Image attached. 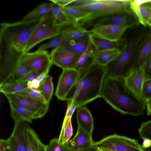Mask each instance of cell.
<instances>
[{
	"instance_id": "obj_1",
	"label": "cell",
	"mask_w": 151,
	"mask_h": 151,
	"mask_svg": "<svg viewBox=\"0 0 151 151\" xmlns=\"http://www.w3.org/2000/svg\"><path fill=\"white\" fill-rule=\"evenodd\" d=\"M101 97L114 109L124 114L138 116L143 114L145 110L141 102L127 88L124 79L113 78L106 74Z\"/></svg>"
},
{
	"instance_id": "obj_2",
	"label": "cell",
	"mask_w": 151,
	"mask_h": 151,
	"mask_svg": "<svg viewBox=\"0 0 151 151\" xmlns=\"http://www.w3.org/2000/svg\"><path fill=\"white\" fill-rule=\"evenodd\" d=\"M106 75L105 66L94 64L79 77L68 93L66 101H74L78 108L101 97Z\"/></svg>"
},
{
	"instance_id": "obj_3",
	"label": "cell",
	"mask_w": 151,
	"mask_h": 151,
	"mask_svg": "<svg viewBox=\"0 0 151 151\" xmlns=\"http://www.w3.org/2000/svg\"><path fill=\"white\" fill-rule=\"evenodd\" d=\"M40 20L1 23V38L4 40L8 47L22 54L24 52L30 36Z\"/></svg>"
},
{
	"instance_id": "obj_4",
	"label": "cell",
	"mask_w": 151,
	"mask_h": 151,
	"mask_svg": "<svg viewBox=\"0 0 151 151\" xmlns=\"http://www.w3.org/2000/svg\"><path fill=\"white\" fill-rule=\"evenodd\" d=\"M146 34L141 31L134 35L117 57L105 66L107 76L124 79L132 68L137 48Z\"/></svg>"
},
{
	"instance_id": "obj_5",
	"label": "cell",
	"mask_w": 151,
	"mask_h": 151,
	"mask_svg": "<svg viewBox=\"0 0 151 151\" xmlns=\"http://www.w3.org/2000/svg\"><path fill=\"white\" fill-rule=\"evenodd\" d=\"M139 24L138 19L131 9L102 16H88L79 22L78 24L82 27L115 25L128 28L137 26Z\"/></svg>"
},
{
	"instance_id": "obj_6",
	"label": "cell",
	"mask_w": 151,
	"mask_h": 151,
	"mask_svg": "<svg viewBox=\"0 0 151 151\" xmlns=\"http://www.w3.org/2000/svg\"><path fill=\"white\" fill-rule=\"evenodd\" d=\"M66 25L59 23L49 13L40 20L34 28L24 53L28 52L34 46L42 41L59 36L64 30Z\"/></svg>"
},
{
	"instance_id": "obj_7",
	"label": "cell",
	"mask_w": 151,
	"mask_h": 151,
	"mask_svg": "<svg viewBox=\"0 0 151 151\" xmlns=\"http://www.w3.org/2000/svg\"><path fill=\"white\" fill-rule=\"evenodd\" d=\"M132 0H97L94 3L87 5L70 6L90 14L89 16L96 17L118 13L130 9ZM69 6V5H68Z\"/></svg>"
},
{
	"instance_id": "obj_8",
	"label": "cell",
	"mask_w": 151,
	"mask_h": 151,
	"mask_svg": "<svg viewBox=\"0 0 151 151\" xmlns=\"http://www.w3.org/2000/svg\"><path fill=\"white\" fill-rule=\"evenodd\" d=\"M17 63L31 71L36 72L39 75L43 73H48L52 64L48 52L39 50L20 54L18 58Z\"/></svg>"
},
{
	"instance_id": "obj_9",
	"label": "cell",
	"mask_w": 151,
	"mask_h": 151,
	"mask_svg": "<svg viewBox=\"0 0 151 151\" xmlns=\"http://www.w3.org/2000/svg\"><path fill=\"white\" fill-rule=\"evenodd\" d=\"M98 148L114 151H144L137 140L115 134L94 142Z\"/></svg>"
},
{
	"instance_id": "obj_10",
	"label": "cell",
	"mask_w": 151,
	"mask_h": 151,
	"mask_svg": "<svg viewBox=\"0 0 151 151\" xmlns=\"http://www.w3.org/2000/svg\"><path fill=\"white\" fill-rule=\"evenodd\" d=\"M4 95L9 101L14 102L32 114L34 119L42 117L48 110L49 103H44L15 93Z\"/></svg>"
},
{
	"instance_id": "obj_11",
	"label": "cell",
	"mask_w": 151,
	"mask_h": 151,
	"mask_svg": "<svg viewBox=\"0 0 151 151\" xmlns=\"http://www.w3.org/2000/svg\"><path fill=\"white\" fill-rule=\"evenodd\" d=\"M78 71L75 68L63 70L59 78L55 95L60 100H66L70 90L79 78Z\"/></svg>"
},
{
	"instance_id": "obj_12",
	"label": "cell",
	"mask_w": 151,
	"mask_h": 151,
	"mask_svg": "<svg viewBox=\"0 0 151 151\" xmlns=\"http://www.w3.org/2000/svg\"><path fill=\"white\" fill-rule=\"evenodd\" d=\"M145 65L132 69L124 79L127 88L141 102L142 88L144 81Z\"/></svg>"
},
{
	"instance_id": "obj_13",
	"label": "cell",
	"mask_w": 151,
	"mask_h": 151,
	"mask_svg": "<svg viewBox=\"0 0 151 151\" xmlns=\"http://www.w3.org/2000/svg\"><path fill=\"white\" fill-rule=\"evenodd\" d=\"M29 123L22 121L15 122L13 131L8 138L12 151H27L26 132Z\"/></svg>"
},
{
	"instance_id": "obj_14",
	"label": "cell",
	"mask_w": 151,
	"mask_h": 151,
	"mask_svg": "<svg viewBox=\"0 0 151 151\" xmlns=\"http://www.w3.org/2000/svg\"><path fill=\"white\" fill-rule=\"evenodd\" d=\"M50 55L52 64L63 69L75 68L80 55L62 50L54 48Z\"/></svg>"
},
{
	"instance_id": "obj_15",
	"label": "cell",
	"mask_w": 151,
	"mask_h": 151,
	"mask_svg": "<svg viewBox=\"0 0 151 151\" xmlns=\"http://www.w3.org/2000/svg\"><path fill=\"white\" fill-rule=\"evenodd\" d=\"M89 37L91 42L98 51L114 49H118L122 51L127 44L125 40L122 38L117 41H112L91 32L89 35Z\"/></svg>"
},
{
	"instance_id": "obj_16",
	"label": "cell",
	"mask_w": 151,
	"mask_h": 151,
	"mask_svg": "<svg viewBox=\"0 0 151 151\" xmlns=\"http://www.w3.org/2000/svg\"><path fill=\"white\" fill-rule=\"evenodd\" d=\"M127 29L119 25H107L93 27L90 31L102 37L116 41L121 38Z\"/></svg>"
},
{
	"instance_id": "obj_17",
	"label": "cell",
	"mask_w": 151,
	"mask_h": 151,
	"mask_svg": "<svg viewBox=\"0 0 151 151\" xmlns=\"http://www.w3.org/2000/svg\"><path fill=\"white\" fill-rule=\"evenodd\" d=\"M151 56V31L146 34L139 45L132 69L144 66Z\"/></svg>"
},
{
	"instance_id": "obj_18",
	"label": "cell",
	"mask_w": 151,
	"mask_h": 151,
	"mask_svg": "<svg viewBox=\"0 0 151 151\" xmlns=\"http://www.w3.org/2000/svg\"><path fill=\"white\" fill-rule=\"evenodd\" d=\"M92 135L86 132L79 126L75 136L67 143L70 151L88 148L93 145Z\"/></svg>"
},
{
	"instance_id": "obj_19",
	"label": "cell",
	"mask_w": 151,
	"mask_h": 151,
	"mask_svg": "<svg viewBox=\"0 0 151 151\" xmlns=\"http://www.w3.org/2000/svg\"><path fill=\"white\" fill-rule=\"evenodd\" d=\"M96 50L90 40L87 48L80 56L75 68L79 73V77L95 64L94 56Z\"/></svg>"
},
{
	"instance_id": "obj_20",
	"label": "cell",
	"mask_w": 151,
	"mask_h": 151,
	"mask_svg": "<svg viewBox=\"0 0 151 151\" xmlns=\"http://www.w3.org/2000/svg\"><path fill=\"white\" fill-rule=\"evenodd\" d=\"M147 0H132L130 9L137 16L139 24L151 27V9L141 6Z\"/></svg>"
},
{
	"instance_id": "obj_21",
	"label": "cell",
	"mask_w": 151,
	"mask_h": 151,
	"mask_svg": "<svg viewBox=\"0 0 151 151\" xmlns=\"http://www.w3.org/2000/svg\"><path fill=\"white\" fill-rule=\"evenodd\" d=\"M76 118L78 126L92 135L93 129L92 116L86 105L77 108Z\"/></svg>"
},
{
	"instance_id": "obj_22",
	"label": "cell",
	"mask_w": 151,
	"mask_h": 151,
	"mask_svg": "<svg viewBox=\"0 0 151 151\" xmlns=\"http://www.w3.org/2000/svg\"><path fill=\"white\" fill-rule=\"evenodd\" d=\"M89 41L88 35L80 39L68 40L58 47L81 55L87 48Z\"/></svg>"
},
{
	"instance_id": "obj_23",
	"label": "cell",
	"mask_w": 151,
	"mask_h": 151,
	"mask_svg": "<svg viewBox=\"0 0 151 151\" xmlns=\"http://www.w3.org/2000/svg\"><path fill=\"white\" fill-rule=\"evenodd\" d=\"M27 82L17 80L11 76L0 84V91L4 94L15 93L28 88Z\"/></svg>"
},
{
	"instance_id": "obj_24",
	"label": "cell",
	"mask_w": 151,
	"mask_h": 151,
	"mask_svg": "<svg viewBox=\"0 0 151 151\" xmlns=\"http://www.w3.org/2000/svg\"><path fill=\"white\" fill-rule=\"evenodd\" d=\"M26 137L27 151H47V145L42 142L30 125L27 129Z\"/></svg>"
},
{
	"instance_id": "obj_25",
	"label": "cell",
	"mask_w": 151,
	"mask_h": 151,
	"mask_svg": "<svg viewBox=\"0 0 151 151\" xmlns=\"http://www.w3.org/2000/svg\"><path fill=\"white\" fill-rule=\"evenodd\" d=\"M90 30L77 24L70 26L63 30L59 36L68 40L80 39L88 36Z\"/></svg>"
},
{
	"instance_id": "obj_26",
	"label": "cell",
	"mask_w": 151,
	"mask_h": 151,
	"mask_svg": "<svg viewBox=\"0 0 151 151\" xmlns=\"http://www.w3.org/2000/svg\"><path fill=\"white\" fill-rule=\"evenodd\" d=\"M9 101L11 116L14 122L22 121L30 123L32 122V120L34 119L32 114L14 102Z\"/></svg>"
},
{
	"instance_id": "obj_27",
	"label": "cell",
	"mask_w": 151,
	"mask_h": 151,
	"mask_svg": "<svg viewBox=\"0 0 151 151\" xmlns=\"http://www.w3.org/2000/svg\"><path fill=\"white\" fill-rule=\"evenodd\" d=\"M121 52V51L118 49L103 51L96 50L94 56V63L105 66L116 58Z\"/></svg>"
},
{
	"instance_id": "obj_28",
	"label": "cell",
	"mask_w": 151,
	"mask_h": 151,
	"mask_svg": "<svg viewBox=\"0 0 151 151\" xmlns=\"http://www.w3.org/2000/svg\"><path fill=\"white\" fill-rule=\"evenodd\" d=\"M52 4V2L40 4L26 15L22 20L30 21L41 19L49 13Z\"/></svg>"
},
{
	"instance_id": "obj_29",
	"label": "cell",
	"mask_w": 151,
	"mask_h": 151,
	"mask_svg": "<svg viewBox=\"0 0 151 151\" xmlns=\"http://www.w3.org/2000/svg\"><path fill=\"white\" fill-rule=\"evenodd\" d=\"M52 3L50 13L58 22L64 25L74 24H77L76 22L69 18L60 6Z\"/></svg>"
},
{
	"instance_id": "obj_30",
	"label": "cell",
	"mask_w": 151,
	"mask_h": 151,
	"mask_svg": "<svg viewBox=\"0 0 151 151\" xmlns=\"http://www.w3.org/2000/svg\"><path fill=\"white\" fill-rule=\"evenodd\" d=\"M73 134L71 118H64L61 130L58 138V142L61 144L67 143Z\"/></svg>"
},
{
	"instance_id": "obj_31",
	"label": "cell",
	"mask_w": 151,
	"mask_h": 151,
	"mask_svg": "<svg viewBox=\"0 0 151 151\" xmlns=\"http://www.w3.org/2000/svg\"><path fill=\"white\" fill-rule=\"evenodd\" d=\"M52 78L48 74L42 85L37 90L41 91L47 103H49L53 92Z\"/></svg>"
},
{
	"instance_id": "obj_32",
	"label": "cell",
	"mask_w": 151,
	"mask_h": 151,
	"mask_svg": "<svg viewBox=\"0 0 151 151\" xmlns=\"http://www.w3.org/2000/svg\"><path fill=\"white\" fill-rule=\"evenodd\" d=\"M60 7L69 18L76 22V23L86 18L90 14L89 13L81 11L68 5Z\"/></svg>"
},
{
	"instance_id": "obj_33",
	"label": "cell",
	"mask_w": 151,
	"mask_h": 151,
	"mask_svg": "<svg viewBox=\"0 0 151 151\" xmlns=\"http://www.w3.org/2000/svg\"><path fill=\"white\" fill-rule=\"evenodd\" d=\"M15 94L36 100L44 103H47L42 92L37 89L27 88Z\"/></svg>"
},
{
	"instance_id": "obj_34",
	"label": "cell",
	"mask_w": 151,
	"mask_h": 151,
	"mask_svg": "<svg viewBox=\"0 0 151 151\" xmlns=\"http://www.w3.org/2000/svg\"><path fill=\"white\" fill-rule=\"evenodd\" d=\"M151 99V79L144 81L142 88L141 102L145 110L147 103Z\"/></svg>"
},
{
	"instance_id": "obj_35",
	"label": "cell",
	"mask_w": 151,
	"mask_h": 151,
	"mask_svg": "<svg viewBox=\"0 0 151 151\" xmlns=\"http://www.w3.org/2000/svg\"><path fill=\"white\" fill-rule=\"evenodd\" d=\"M68 41L62 37L58 36L47 42L40 46L38 50H45L52 47L56 48L60 46Z\"/></svg>"
},
{
	"instance_id": "obj_36",
	"label": "cell",
	"mask_w": 151,
	"mask_h": 151,
	"mask_svg": "<svg viewBox=\"0 0 151 151\" xmlns=\"http://www.w3.org/2000/svg\"><path fill=\"white\" fill-rule=\"evenodd\" d=\"M139 137L142 139L151 140V120L143 122L138 129Z\"/></svg>"
},
{
	"instance_id": "obj_37",
	"label": "cell",
	"mask_w": 151,
	"mask_h": 151,
	"mask_svg": "<svg viewBox=\"0 0 151 151\" xmlns=\"http://www.w3.org/2000/svg\"><path fill=\"white\" fill-rule=\"evenodd\" d=\"M67 143L61 144L58 142V138H53L47 145V151H70Z\"/></svg>"
},
{
	"instance_id": "obj_38",
	"label": "cell",
	"mask_w": 151,
	"mask_h": 151,
	"mask_svg": "<svg viewBox=\"0 0 151 151\" xmlns=\"http://www.w3.org/2000/svg\"><path fill=\"white\" fill-rule=\"evenodd\" d=\"M30 71L27 68L17 63L12 76L17 80H19Z\"/></svg>"
},
{
	"instance_id": "obj_39",
	"label": "cell",
	"mask_w": 151,
	"mask_h": 151,
	"mask_svg": "<svg viewBox=\"0 0 151 151\" xmlns=\"http://www.w3.org/2000/svg\"><path fill=\"white\" fill-rule=\"evenodd\" d=\"M68 106L65 118H71L75 110L77 108L76 103L73 101H67Z\"/></svg>"
},
{
	"instance_id": "obj_40",
	"label": "cell",
	"mask_w": 151,
	"mask_h": 151,
	"mask_svg": "<svg viewBox=\"0 0 151 151\" xmlns=\"http://www.w3.org/2000/svg\"><path fill=\"white\" fill-rule=\"evenodd\" d=\"M144 81L151 79V56L145 63L144 67Z\"/></svg>"
},
{
	"instance_id": "obj_41",
	"label": "cell",
	"mask_w": 151,
	"mask_h": 151,
	"mask_svg": "<svg viewBox=\"0 0 151 151\" xmlns=\"http://www.w3.org/2000/svg\"><path fill=\"white\" fill-rule=\"evenodd\" d=\"M0 151H12L8 138L7 139H0Z\"/></svg>"
},
{
	"instance_id": "obj_42",
	"label": "cell",
	"mask_w": 151,
	"mask_h": 151,
	"mask_svg": "<svg viewBox=\"0 0 151 151\" xmlns=\"http://www.w3.org/2000/svg\"><path fill=\"white\" fill-rule=\"evenodd\" d=\"M97 0H75L69 6H80L87 5L96 2Z\"/></svg>"
},
{
	"instance_id": "obj_43",
	"label": "cell",
	"mask_w": 151,
	"mask_h": 151,
	"mask_svg": "<svg viewBox=\"0 0 151 151\" xmlns=\"http://www.w3.org/2000/svg\"><path fill=\"white\" fill-rule=\"evenodd\" d=\"M39 75L36 72L30 71L19 80L27 82L32 81L37 79Z\"/></svg>"
},
{
	"instance_id": "obj_44",
	"label": "cell",
	"mask_w": 151,
	"mask_h": 151,
	"mask_svg": "<svg viewBox=\"0 0 151 151\" xmlns=\"http://www.w3.org/2000/svg\"><path fill=\"white\" fill-rule=\"evenodd\" d=\"M75 0H50L52 3H54L60 7H62L69 5L73 2Z\"/></svg>"
},
{
	"instance_id": "obj_45",
	"label": "cell",
	"mask_w": 151,
	"mask_h": 151,
	"mask_svg": "<svg viewBox=\"0 0 151 151\" xmlns=\"http://www.w3.org/2000/svg\"><path fill=\"white\" fill-rule=\"evenodd\" d=\"M48 74V73H43L40 74L38 76L37 78V79L38 81L40 83V87L42 84L47 75Z\"/></svg>"
},
{
	"instance_id": "obj_46",
	"label": "cell",
	"mask_w": 151,
	"mask_h": 151,
	"mask_svg": "<svg viewBox=\"0 0 151 151\" xmlns=\"http://www.w3.org/2000/svg\"><path fill=\"white\" fill-rule=\"evenodd\" d=\"M32 88L38 89L40 86V83L37 79H35L32 81Z\"/></svg>"
},
{
	"instance_id": "obj_47",
	"label": "cell",
	"mask_w": 151,
	"mask_h": 151,
	"mask_svg": "<svg viewBox=\"0 0 151 151\" xmlns=\"http://www.w3.org/2000/svg\"><path fill=\"white\" fill-rule=\"evenodd\" d=\"M151 145V140L149 139H145L144 140L141 147L142 148H146L150 147Z\"/></svg>"
},
{
	"instance_id": "obj_48",
	"label": "cell",
	"mask_w": 151,
	"mask_h": 151,
	"mask_svg": "<svg viewBox=\"0 0 151 151\" xmlns=\"http://www.w3.org/2000/svg\"><path fill=\"white\" fill-rule=\"evenodd\" d=\"M147 110V115L149 116L151 115V99L147 103L146 106Z\"/></svg>"
},
{
	"instance_id": "obj_49",
	"label": "cell",
	"mask_w": 151,
	"mask_h": 151,
	"mask_svg": "<svg viewBox=\"0 0 151 151\" xmlns=\"http://www.w3.org/2000/svg\"><path fill=\"white\" fill-rule=\"evenodd\" d=\"M76 151H99V150L96 146L93 145L88 148Z\"/></svg>"
},
{
	"instance_id": "obj_50",
	"label": "cell",
	"mask_w": 151,
	"mask_h": 151,
	"mask_svg": "<svg viewBox=\"0 0 151 151\" xmlns=\"http://www.w3.org/2000/svg\"><path fill=\"white\" fill-rule=\"evenodd\" d=\"M141 6L151 9V0H149L148 1L143 4L141 5Z\"/></svg>"
},
{
	"instance_id": "obj_51",
	"label": "cell",
	"mask_w": 151,
	"mask_h": 151,
	"mask_svg": "<svg viewBox=\"0 0 151 151\" xmlns=\"http://www.w3.org/2000/svg\"><path fill=\"white\" fill-rule=\"evenodd\" d=\"M142 149L144 151H151V145L148 147L142 148Z\"/></svg>"
},
{
	"instance_id": "obj_52",
	"label": "cell",
	"mask_w": 151,
	"mask_h": 151,
	"mask_svg": "<svg viewBox=\"0 0 151 151\" xmlns=\"http://www.w3.org/2000/svg\"><path fill=\"white\" fill-rule=\"evenodd\" d=\"M27 86L28 88H32V81H29L27 82Z\"/></svg>"
},
{
	"instance_id": "obj_53",
	"label": "cell",
	"mask_w": 151,
	"mask_h": 151,
	"mask_svg": "<svg viewBox=\"0 0 151 151\" xmlns=\"http://www.w3.org/2000/svg\"><path fill=\"white\" fill-rule=\"evenodd\" d=\"M98 149H99V151H114L113 150L106 149H99V148H98Z\"/></svg>"
}]
</instances>
